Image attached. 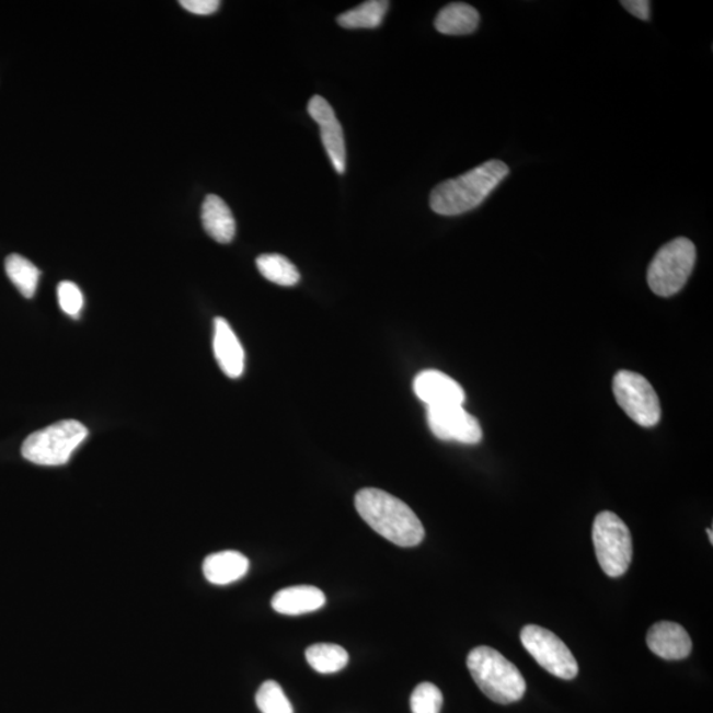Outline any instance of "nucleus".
Here are the masks:
<instances>
[{
	"mask_svg": "<svg viewBox=\"0 0 713 713\" xmlns=\"http://www.w3.org/2000/svg\"><path fill=\"white\" fill-rule=\"evenodd\" d=\"M414 393L428 407L462 406L465 391L439 370H424L414 379Z\"/></svg>",
	"mask_w": 713,
	"mask_h": 713,
	"instance_id": "9b49d317",
	"label": "nucleus"
},
{
	"mask_svg": "<svg viewBox=\"0 0 713 713\" xmlns=\"http://www.w3.org/2000/svg\"><path fill=\"white\" fill-rule=\"evenodd\" d=\"M88 435V428L82 423L73 419L61 421L30 435L23 442L22 455L25 460L37 465H64L85 441Z\"/></svg>",
	"mask_w": 713,
	"mask_h": 713,
	"instance_id": "20e7f679",
	"label": "nucleus"
},
{
	"mask_svg": "<svg viewBox=\"0 0 713 713\" xmlns=\"http://www.w3.org/2000/svg\"><path fill=\"white\" fill-rule=\"evenodd\" d=\"M57 298H59V304L64 312L74 319L79 318L83 307V297L80 288L73 281H61L57 287Z\"/></svg>",
	"mask_w": 713,
	"mask_h": 713,
	"instance_id": "b1692460",
	"label": "nucleus"
},
{
	"mask_svg": "<svg viewBox=\"0 0 713 713\" xmlns=\"http://www.w3.org/2000/svg\"><path fill=\"white\" fill-rule=\"evenodd\" d=\"M695 262V245L689 238H676L655 254L647 269L648 287L658 297H674L686 286Z\"/></svg>",
	"mask_w": 713,
	"mask_h": 713,
	"instance_id": "39448f33",
	"label": "nucleus"
},
{
	"mask_svg": "<svg viewBox=\"0 0 713 713\" xmlns=\"http://www.w3.org/2000/svg\"><path fill=\"white\" fill-rule=\"evenodd\" d=\"M479 24V11L467 3L448 4L435 19V28L449 36L471 35Z\"/></svg>",
	"mask_w": 713,
	"mask_h": 713,
	"instance_id": "f3484780",
	"label": "nucleus"
},
{
	"mask_svg": "<svg viewBox=\"0 0 713 713\" xmlns=\"http://www.w3.org/2000/svg\"><path fill=\"white\" fill-rule=\"evenodd\" d=\"M631 14L641 21L647 22L651 19V2L648 0H624L621 2Z\"/></svg>",
	"mask_w": 713,
	"mask_h": 713,
	"instance_id": "a878e982",
	"label": "nucleus"
},
{
	"mask_svg": "<svg viewBox=\"0 0 713 713\" xmlns=\"http://www.w3.org/2000/svg\"><path fill=\"white\" fill-rule=\"evenodd\" d=\"M427 422L436 438L458 441L461 445H479L483 440V428L475 417L462 406L428 407Z\"/></svg>",
	"mask_w": 713,
	"mask_h": 713,
	"instance_id": "1a4fd4ad",
	"label": "nucleus"
},
{
	"mask_svg": "<svg viewBox=\"0 0 713 713\" xmlns=\"http://www.w3.org/2000/svg\"><path fill=\"white\" fill-rule=\"evenodd\" d=\"M410 703L413 713H440L442 693L433 683H421L416 686Z\"/></svg>",
	"mask_w": 713,
	"mask_h": 713,
	"instance_id": "5701e85b",
	"label": "nucleus"
},
{
	"mask_svg": "<svg viewBox=\"0 0 713 713\" xmlns=\"http://www.w3.org/2000/svg\"><path fill=\"white\" fill-rule=\"evenodd\" d=\"M390 3L387 0H369L357 8L344 12L337 18V23L344 28H377L382 24L384 15L389 11Z\"/></svg>",
	"mask_w": 713,
	"mask_h": 713,
	"instance_id": "a211bd4d",
	"label": "nucleus"
},
{
	"mask_svg": "<svg viewBox=\"0 0 713 713\" xmlns=\"http://www.w3.org/2000/svg\"><path fill=\"white\" fill-rule=\"evenodd\" d=\"M183 9L195 15H211L220 9L221 2L218 0H182L180 2Z\"/></svg>",
	"mask_w": 713,
	"mask_h": 713,
	"instance_id": "393cba45",
	"label": "nucleus"
},
{
	"mask_svg": "<svg viewBox=\"0 0 713 713\" xmlns=\"http://www.w3.org/2000/svg\"><path fill=\"white\" fill-rule=\"evenodd\" d=\"M467 666L475 685L493 702L511 704L524 698L526 682L522 674L494 648H473L468 655Z\"/></svg>",
	"mask_w": 713,
	"mask_h": 713,
	"instance_id": "7ed1b4c3",
	"label": "nucleus"
},
{
	"mask_svg": "<svg viewBox=\"0 0 713 713\" xmlns=\"http://www.w3.org/2000/svg\"><path fill=\"white\" fill-rule=\"evenodd\" d=\"M255 702L262 713H294L290 700L275 680H267L260 687Z\"/></svg>",
	"mask_w": 713,
	"mask_h": 713,
	"instance_id": "4be33fe9",
	"label": "nucleus"
},
{
	"mask_svg": "<svg viewBox=\"0 0 713 713\" xmlns=\"http://www.w3.org/2000/svg\"><path fill=\"white\" fill-rule=\"evenodd\" d=\"M323 590L312 586H298L280 589L272 600L275 612L298 616L314 612L325 606Z\"/></svg>",
	"mask_w": 713,
	"mask_h": 713,
	"instance_id": "2eb2a0df",
	"label": "nucleus"
},
{
	"mask_svg": "<svg viewBox=\"0 0 713 713\" xmlns=\"http://www.w3.org/2000/svg\"><path fill=\"white\" fill-rule=\"evenodd\" d=\"M510 170L501 160H490L475 169L449 179L436 185L429 196V205L435 214L440 216H459L471 211L509 176Z\"/></svg>",
	"mask_w": 713,
	"mask_h": 713,
	"instance_id": "f03ea898",
	"label": "nucleus"
},
{
	"mask_svg": "<svg viewBox=\"0 0 713 713\" xmlns=\"http://www.w3.org/2000/svg\"><path fill=\"white\" fill-rule=\"evenodd\" d=\"M5 274H8L12 285H14L24 298H34L37 290L41 269L34 263L19 254H12L4 263Z\"/></svg>",
	"mask_w": 713,
	"mask_h": 713,
	"instance_id": "aec40b11",
	"label": "nucleus"
},
{
	"mask_svg": "<svg viewBox=\"0 0 713 713\" xmlns=\"http://www.w3.org/2000/svg\"><path fill=\"white\" fill-rule=\"evenodd\" d=\"M256 267L268 281L283 287L298 285L300 274L297 266L280 254H263L256 258Z\"/></svg>",
	"mask_w": 713,
	"mask_h": 713,
	"instance_id": "412c9836",
	"label": "nucleus"
},
{
	"mask_svg": "<svg viewBox=\"0 0 713 713\" xmlns=\"http://www.w3.org/2000/svg\"><path fill=\"white\" fill-rule=\"evenodd\" d=\"M214 349L225 376L240 378L245 370V350L227 320L215 319Z\"/></svg>",
	"mask_w": 713,
	"mask_h": 713,
	"instance_id": "ddd939ff",
	"label": "nucleus"
},
{
	"mask_svg": "<svg viewBox=\"0 0 713 713\" xmlns=\"http://www.w3.org/2000/svg\"><path fill=\"white\" fill-rule=\"evenodd\" d=\"M306 658L314 671L335 674L348 665L349 654L335 644H314L307 648Z\"/></svg>",
	"mask_w": 713,
	"mask_h": 713,
	"instance_id": "6ab92c4d",
	"label": "nucleus"
},
{
	"mask_svg": "<svg viewBox=\"0 0 713 713\" xmlns=\"http://www.w3.org/2000/svg\"><path fill=\"white\" fill-rule=\"evenodd\" d=\"M613 394L625 414L641 427L657 426L660 403L651 382L639 372L621 370L613 378Z\"/></svg>",
	"mask_w": 713,
	"mask_h": 713,
	"instance_id": "0eeeda50",
	"label": "nucleus"
},
{
	"mask_svg": "<svg viewBox=\"0 0 713 713\" xmlns=\"http://www.w3.org/2000/svg\"><path fill=\"white\" fill-rule=\"evenodd\" d=\"M308 114L320 127L321 140H323L324 149L331 159L333 169L340 175H344L346 171L345 138L335 111L325 99L313 95L311 101L308 102Z\"/></svg>",
	"mask_w": 713,
	"mask_h": 713,
	"instance_id": "9d476101",
	"label": "nucleus"
},
{
	"mask_svg": "<svg viewBox=\"0 0 713 713\" xmlns=\"http://www.w3.org/2000/svg\"><path fill=\"white\" fill-rule=\"evenodd\" d=\"M706 534L710 536V542L713 543V534H712V529H706Z\"/></svg>",
	"mask_w": 713,
	"mask_h": 713,
	"instance_id": "bb28decb",
	"label": "nucleus"
},
{
	"mask_svg": "<svg viewBox=\"0 0 713 713\" xmlns=\"http://www.w3.org/2000/svg\"><path fill=\"white\" fill-rule=\"evenodd\" d=\"M647 646L658 657L679 660L689 657L692 641L689 633L677 622L660 621L651 628L646 637Z\"/></svg>",
	"mask_w": 713,
	"mask_h": 713,
	"instance_id": "f8f14e48",
	"label": "nucleus"
},
{
	"mask_svg": "<svg viewBox=\"0 0 713 713\" xmlns=\"http://www.w3.org/2000/svg\"><path fill=\"white\" fill-rule=\"evenodd\" d=\"M203 227L207 233L220 243L233 241L235 220L227 203L221 197L209 195L205 197L202 208Z\"/></svg>",
	"mask_w": 713,
	"mask_h": 713,
	"instance_id": "dca6fc26",
	"label": "nucleus"
},
{
	"mask_svg": "<svg viewBox=\"0 0 713 713\" xmlns=\"http://www.w3.org/2000/svg\"><path fill=\"white\" fill-rule=\"evenodd\" d=\"M593 539L603 573L610 577L626 574L633 559V541L624 520L612 511L597 514Z\"/></svg>",
	"mask_w": 713,
	"mask_h": 713,
	"instance_id": "423d86ee",
	"label": "nucleus"
},
{
	"mask_svg": "<svg viewBox=\"0 0 713 713\" xmlns=\"http://www.w3.org/2000/svg\"><path fill=\"white\" fill-rule=\"evenodd\" d=\"M249 567V559L241 552L222 551L205 557L203 573L205 579L215 586H228L242 579Z\"/></svg>",
	"mask_w": 713,
	"mask_h": 713,
	"instance_id": "4468645a",
	"label": "nucleus"
},
{
	"mask_svg": "<svg viewBox=\"0 0 713 713\" xmlns=\"http://www.w3.org/2000/svg\"><path fill=\"white\" fill-rule=\"evenodd\" d=\"M356 509L372 530L401 548H415L426 536L413 509L381 490L368 487L359 491L356 494Z\"/></svg>",
	"mask_w": 713,
	"mask_h": 713,
	"instance_id": "f257e3e1",
	"label": "nucleus"
},
{
	"mask_svg": "<svg viewBox=\"0 0 713 713\" xmlns=\"http://www.w3.org/2000/svg\"><path fill=\"white\" fill-rule=\"evenodd\" d=\"M520 641L539 666L551 676L571 680L579 672V665L567 645L556 634L542 626L528 625L520 632Z\"/></svg>",
	"mask_w": 713,
	"mask_h": 713,
	"instance_id": "6e6552de",
	"label": "nucleus"
}]
</instances>
